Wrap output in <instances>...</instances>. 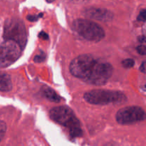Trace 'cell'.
<instances>
[{
    "label": "cell",
    "instance_id": "5",
    "mask_svg": "<svg viewBox=\"0 0 146 146\" xmlns=\"http://www.w3.org/2000/svg\"><path fill=\"white\" fill-rule=\"evenodd\" d=\"M4 37L5 39L16 41L21 48H24L27 43V31L22 21L18 19H11L6 21Z\"/></svg>",
    "mask_w": 146,
    "mask_h": 146
},
{
    "label": "cell",
    "instance_id": "12",
    "mask_svg": "<svg viewBox=\"0 0 146 146\" xmlns=\"http://www.w3.org/2000/svg\"><path fill=\"white\" fill-rule=\"evenodd\" d=\"M6 131H7V125H6L5 122L0 121V142L4 138Z\"/></svg>",
    "mask_w": 146,
    "mask_h": 146
},
{
    "label": "cell",
    "instance_id": "11",
    "mask_svg": "<svg viewBox=\"0 0 146 146\" xmlns=\"http://www.w3.org/2000/svg\"><path fill=\"white\" fill-rule=\"evenodd\" d=\"M46 58V56L45 53L40 51V52L35 56V57L34 58V61L36 63H41L45 61Z\"/></svg>",
    "mask_w": 146,
    "mask_h": 146
},
{
    "label": "cell",
    "instance_id": "9",
    "mask_svg": "<svg viewBox=\"0 0 146 146\" xmlns=\"http://www.w3.org/2000/svg\"><path fill=\"white\" fill-rule=\"evenodd\" d=\"M41 93L47 100L52 101V102L58 103L60 102L61 100V98L59 96V95L54 89L47 86H43L41 87Z\"/></svg>",
    "mask_w": 146,
    "mask_h": 146
},
{
    "label": "cell",
    "instance_id": "21",
    "mask_svg": "<svg viewBox=\"0 0 146 146\" xmlns=\"http://www.w3.org/2000/svg\"><path fill=\"white\" fill-rule=\"evenodd\" d=\"M46 1L48 3H51V2H53L54 1H55V0H46Z\"/></svg>",
    "mask_w": 146,
    "mask_h": 146
},
{
    "label": "cell",
    "instance_id": "8",
    "mask_svg": "<svg viewBox=\"0 0 146 146\" xmlns=\"http://www.w3.org/2000/svg\"><path fill=\"white\" fill-rule=\"evenodd\" d=\"M86 17L101 21H110L113 18V14L111 11L103 8L90 7L84 11Z\"/></svg>",
    "mask_w": 146,
    "mask_h": 146
},
{
    "label": "cell",
    "instance_id": "18",
    "mask_svg": "<svg viewBox=\"0 0 146 146\" xmlns=\"http://www.w3.org/2000/svg\"><path fill=\"white\" fill-rule=\"evenodd\" d=\"M146 68V66H145V61H143V62L142 63V64L141 65V68H140V70H141V71H142L143 74H145V70Z\"/></svg>",
    "mask_w": 146,
    "mask_h": 146
},
{
    "label": "cell",
    "instance_id": "10",
    "mask_svg": "<svg viewBox=\"0 0 146 146\" xmlns=\"http://www.w3.org/2000/svg\"><path fill=\"white\" fill-rule=\"evenodd\" d=\"M12 89V82L9 75L0 73V91L9 92Z\"/></svg>",
    "mask_w": 146,
    "mask_h": 146
},
{
    "label": "cell",
    "instance_id": "1",
    "mask_svg": "<svg viewBox=\"0 0 146 146\" xmlns=\"http://www.w3.org/2000/svg\"><path fill=\"white\" fill-rule=\"evenodd\" d=\"M69 70L74 76L96 86L106 84L113 74L111 64L89 54L80 55L74 58L70 64Z\"/></svg>",
    "mask_w": 146,
    "mask_h": 146
},
{
    "label": "cell",
    "instance_id": "19",
    "mask_svg": "<svg viewBox=\"0 0 146 146\" xmlns=\"http://www.w3.org/2000/svg\"><path fill=\"white\" fill-rule=\"evenodd\" d=\"M138 40H139V41H141V43H145V36H142L139 37Z\"/></svg>",
    "mask_w": 146,
    "mask_h": 146
},
{
    "label": "cell",
    "instance_id": "13",
    "mask_svg": "<svg viewBox=\"0 0 146 146\" xmlns=\"http://www.w3.org/2000/svg\"><path fill=\"white\" fill-rule=\"evenodd\" d=\"M122 65L123 66L126 68H132L135 65V61H134L133 59H131V58H126V59L123 60L122 61Z\"/></svg>",
    "mask_w": 146,
    "mask_h": 146
},
{
    "label": "cell",
    "instance_id": "16",
    "mask_svg": "<svg viewBox=\"0 0 146 146\" xmlns=\"http://www.w3.org/2000/svg\"><path fill=\"white\" fill-rule=\"evenodd\" d=\"M137 51L141 55H145L146 54V47L145 45L142 44L137 47Z\"/></svg>",
    "mask_w": 146,
    "mask_h": 146
},
{
    "label": "cell",
    "instance_id": "2",
    "mask_svg": "<svg viewBox=\"0 0 146 146\" xmlns=\"http://www.w3.org/2000/svg\"><path fill=\"white\" fill-rule=\"evenodd\" d=\"M49 115L55 122L69 128L70 135L73 138L82 135L83 132L79 121L70 108L67 106L56 107L51 110Z\"/></svg>",
    "mask_w": 146,
    "mask_h": 146
},
{
    "label": "cell",
    "instance_id": "4",
    "mask_svg": "<svg viewBox=\"0 0 146 146\" xmlns=\"http://www.w3.org/2000/svg\"><path fill=\"white\" fill-rule=\"evenodd\" d=\"M72 29L88 41H100L105 36V31L99 24L86 19H76L73 22Z\"/></svg>",
    "mask_w": 146,
    "mask_h": 146
},
{
    "label": "cell",
    "instance_id": "6",
    "mask_svg": "<svg viewBox=\"0 0 146 146\" xmlns=\"http://www.w3.org/2000/svg\"><path fill=\"white\" fill-rule=\"evenodd\" d=\"M21 49L16 41L5 39L0 44V68L9 66L17 61L21 56Z\"/></svg>",
    "mask_w": 146,
    "mask_h": 146
},
{
    "label": "cell",
    "instance_id": "3",
    "mask_svg": "<svg viewBox=\"0 0 146 146\" xmlns=\"http://www.w3.org/2000/svg\"><path fill=\"white\" fill-rule=\"evenodd\" d=\"M86 102L93 105H107V104H120L125 102L126 96L122 92L109 90H92L88 91L84 96Z\"/></svg>",
    "mask_w": 146,
    "mask_h": 146
},
{
    "label": "cell",
    "instance_id": "15",
    "mask_svg": "<svg viewBox=\"0 0 146 146\" xmlns=\"http://www.w3.org/2000/svg\"><path fill=\"white\" fill-rule=\"evenodd\" d=\"M42 16H43L42 13L38 14V15H29L27 17V19L30 21H37L39 18L42 17Z\"/></svg>",
    "mask_w": 146,
    "mask_h": 146
},
{
    "label": "cell",
    "instance_id": "17",
    "mask_svg": "<svg viewBox=\"0 0 146 146\" xmlns=\"http://www.w3.org/2000/svg\"><path fill=\"white\" fill-rule=\"evenodd\" d=\"M38 37L42 38V39L47 40L48 38V35L46 33L44 32V31H41V32L39 33V34H38Z\"/></svg>",
    "mask_w": 146,
    "mask_h": 146
},
{
    "label": "cell",
    "instance_id": "20",
    "mask_svg": "<svg viewBox=\"0 0 146 146\" xmlns=\"http://www.w3.org/2000/svg\"><path fill=\"white\" fill-rule=\"evenodd\" d=\"M74 1H76V2H85V1H88V0H74Z\"/></svg>",
    "mask_w": 146,
    "mask_h": 146
},
{
    "label": "cell",
    "instance_id": "7",
    "mask_svg": "<svg viewBox=\"0 0 146 146\" xmlns=\"http://www.w3.org/2000/svg\"><path fill=\"white\" fill-rule=\"evenodd\" d=\"M116 121L121 125H128L145 119V111L140 106H126L121 108L115 115Z\"/></svg>",
    "mask_w": 146,
    "mask_h": 146
},
{
    "label": "cell",
    "instance_id": "14",
    "mask_svg": "<svg viewBox=\"0 0 146 146\" xmlns=\"http://www.w3.org/2000/svg\"><path fill=\"white\" fill-rule=\"evenodd\" d=\"M145 16L146 12L145 9H142L139 13V15L138 17V20L139 21H142V22H145Z\"/></svg>",
    "mask_w": 146,
    "mask_h": 146
}]
</instances>
